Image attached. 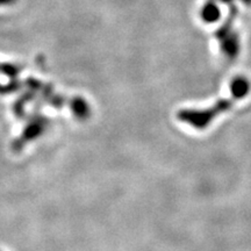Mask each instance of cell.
I'll return each instance as SVG.
<instances>
[{"label": "cell", "mask_w": 251, "mask_h": 251, "mask_svg": "<svg viewBox=\"0 0 251 251\" xmlns=\"http://www.w3.org/2000/svg\"><path fill=\"white\" fill-rule=\"evenodd\" d=\"M17 0H0V6H6V5H12Z\"/></svg>", "instance_id": "5"}, {"label": "cell", "mask_w": 251, "mask_h": 251, "mask_svg": "<svg viewBox=\"0 0 251 251\" xmlns=\"http://www.w3.org/2000/svg\"><path fill=\"white\" fill-rule=\"evenodd\" d=\"M200 18L206 24L218 23L221 18V11H220L218 4L213 0H206V2L200 9Z\"/></svg>", "instance_id": "3"}, {"label": "cell", "mask_w": 251, "mask_h": 251, "mask_svg": "<svg viewBox=\"0 0 251 251\" xmlns=\"http://www.w3.org/2000/svg\"><path fill=\"white\" fill-rule=\"evenodd\" d=\"M238 14V7L235 4L229 5V14L225 23L218 28L214 33L215 39L218 40L220 50L226 57L235 59L240 55L241 42L238 33L235 30V20Z\"/></svg>", "instance_id": "2"}, {"label": "cell", "mask_w": 251, "mask_h": 251, "mask_svg": "<svg viewBox=\"0 0 251 251\" xmlns=\"http://www.w3.org/2000/svg\"><path fill=\"white\" fill-rule=\"evenodd\" d=\"M251 89L250 81L246 77H235L230 81L229 90L230 97L222 98L207 108H183L177 113V118L180 122L190 125L198 130L206 129L216 118L222 113L227 112L234 106L237 100L246 98Z\"/></svg>", "instance_id": "1"}, {"label": "cell", "mask_w": 251, "mask_h": 251, "mask_svg": "<svg viewBox=\"0 0 251 251\" xmlns=\"http://www.w3.org/2000/svg\"><path fill=\"white\" fill-rule=\"evenodd\" d=\"M213 1L216 2V4H228V5L234 4L235 1H241L243 2L244 5L251 6V0H213Z\"/></svg>", "instance_id": "4"}]
</instances>
